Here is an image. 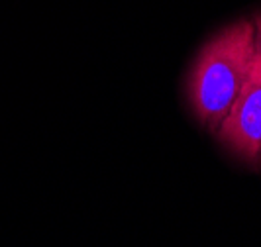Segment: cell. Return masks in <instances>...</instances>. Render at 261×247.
I'll list each match as a JSON object with an SVG mask.
<instances>
[{"mask_svg":"<svg viewBox=\"0 0 261 247\" xmlns=\"http://www.w3.org/2000/svg\"><path fill=\"white\" fill-rule=\"evenodd\" d=\"M255 55V28L240 20L218 32L200 49L189 73V102L196 120L218 131L238 98Z\"/></svg>","mask_w":261,"mask_h":247,"instance_id":"obj_1","label":"cell"},{"mask_svg":"<svg viewBox=\"0 0 261 247\" xmlns=\"http://www.w3.org/2000/svg\"><path fill=\"white\" fill-rule=\"evenodd\" d=\"M253 28H255V51L261 55V14L255 18L253 22Z\"/></svg>","mask_w":261,"mask_h":247,"instance_id":"obj_3","label":"cell"},{"mask_svg":"<svg viewBox=\"0 0 261 247\" xmlns=\"http://www.w3.org/2000/svg\"><path fill=\"white\" fill-rule=\"evenodd\" d=\"M216 135L232 153L261 165V55L257 51L248 78Z\"/></svg>","mask_w":261,"mask_h":247,"instance_id":"obj_2","label":"cell"}]
</instances>
